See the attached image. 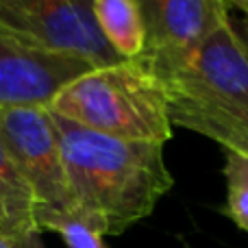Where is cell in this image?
<instances>
[{"label": "cell", "mask_w": 248, "mask_h": 248, "mask_svg": "<svg viewBox=\"0 0 248 248\" xmlns=\"http://www.w3.org/2000/svg\"><path fill=\"white\" fill-rule=\"evenodd\" d=\"M94 17L105 42L120 59H140L146 46V26L137 0H94Z\"/></svg>", "instance_id": "obj_9"}, {"label": "cell", "mask_w": 248, "mask_h": 248, "mask_svg": "<svg viewBox=\"0 0 248 248\" xmlns=\"http://www.w3.org/2000/svg\"><path fill=\"white\" fill-rule=\"evenodd\" d=\"M35 220L39 233H57L68 248H107L100 229L78 211H37Z\"/></svg>", "instance_id": "obj_11"}, {"label": "cell", "mask_w": 248, "mask_h": 248, "mask_svg": "<svg viewBox=\"0 0 248 248\" xmlns=\"http://www.w3.org/2000/svg\"><path fill=\"white\" fill-rule=\"evenodd\" d=\"M74 209L105 237L148 218L174 187L166 144L103 135L52 116Z\"/></svg>", "instance_id": "obj_1"}, {"label": "cell", "mask_w": 248, "mask_h": 248, "mask_svg": "<svg viewBox=\"0 0 248 248\" xmlns=\"http://www.w3.org/2000/svg\"><path fill=\"white\" fill-rule=\"evenodd\" d=\"M37 201L24 174L0 141V235L20 237L39 233Z\"/></svg>", "instance_id": "obj_8"}, {"label": "cell", "mask_w": 248, "mask_h": 248, "mask_svg": "<svg viewBox=\"0 0 248 248\" xmlns=\"http://www.w3.org/2000/svg\"><path fill=\"white\" fill-rule=\"evenodd\" d=\"M92 68L77 57L35 50L0 35V109L48 107L61 87Z\"/></svg>", "instance_id": "obj_7"}, {"label": "cell", "mask_w": 248, "mask_h": 248, "mask_svg": "<svg viewBox=\"0 0 248 248\" xmlns=\"http://www.w3.org/2000/svg\"><path fill=\"white\" fill-rule=\"evenodd\" d=\"M168 100H183L231 116L248 113V52L231 26V13L159 78Z\"/></svg>", "instance_id": "obj_4"}, {"label": "cell", "mask_w": 248, "mask_h": 248, "mask_svg": "<svg viewBox=\"0 0 248 248\" xmlns=\"http://www.w3.org/2000/svg\"><path fill=\"white\" fill-rule=\"evenodd\" d=\"M146 26V46L133 59L155 78L174 70L205 35L231 13L224 0H137Z\"/></svg>", "instance_id": "obj_6"}, {"label": "cell", "mask_w": 248, "mask_h": 248, "mask_svg": "<svg viewBox=\"0 0 248 248\" xmlns=\"http://www.w3.org/2000/svg\"><path fill=\"white\" fill-rule=\"evenodd\" d=\"M231 26H233L235 35L240 37V42L244 44V48H246V52H248V17L235 16V13H233V9H231Z\"/></svg>", "instance_id": "obj_15"}, {"label": "cell", "mask_w": 248, "mask_h": 248, "mask_svg": "<svg viewBox=\"0 0 248 248\" xmlns=\"http://www.w3.org/2000/svg\"><path fill=\"white\" fill-rule=\"evenodd\" d=\"M0 35L94 68L124 61L96 24L94 0H0Z\"/></svg>", "instance_id": "obj_3"}, {"label": "cell", "mask_w": 248, "mask_h": 248, "mask_svg": "<svg viewBox=\"0 0 248 248\" xmlns=\"http://www.w3.org/2000/svg\"><path fill=\"white\" fill-rule=\"evenodd\" d=\"M0 141L33 189L37 211H77L65 179L57 126L46 107H2Z\"/></svg>", "instance_id": "obj_5"}, {"label": "cell", "mask_w": 248, "mask_h": 248, "mask_svg": "<svg viewBox=\"0 0 248 248\" xmlns=\"http://www.w3.org/2000/svg\"><path fill=\"white\" fill-rule=\"evenodd\" d=\"M0 248H44L39 233L33 235H20V237H9V235H0Z\"/></svg>", "instance_id": "obj_13"}, {"label": "cell", "mask_w": 248, "mask_h": 248, "mask_svg": "<svg viewBox=\"0 0 248 248\" xmlns=\"http://www.w3.org/2000/svg\"><path fill=\"white\" fill-rule=\"evenodd\" d=\"M231 9H235V11H240L244 17H248V0H240V2L233 4Z\"/></svg>", "instance_id": "obj_16"}, {"label": "cell", "mask_w": 248, "mask_h": 248, "mask_svg": "<svg viewBox=\"0 0 248 248\" xmlns=\"http://www.w3.org/2000/svg\"><path fill=\"white\" fill-rule=\"evenodd\" d=\"M168 107H170L172 124L194 131L202 137H209L222 148H233L248 155V133L224 122L222 118L214 116L211 111L194 107V105L183 103V100H168Z\"/></svg>", "instance_id": "obj_10"}, {"label": "cell", "mask_w": 248, "mask_h": 248, "mask_svg": "<svg viewBox=\"0 0 248 248\" xmlns=\"http://www.w3.org/2000/svg\"><path fill=\"white\" fill-rule=\"evenodd\" d=\"M224 2H227L229 7H233V4H237V2H240V0H224Z\"/></svg>", "instance_id": "obj_17"}, {"label": "cell", "mask_w": 248, "mask_h": 248, "mask_svg": "<svg viewBox=\"0 0 248 248\" xmlns=\"http://www.w3.org/2000/svg\"><path fill=\"white\" fill-rule=\"evenodd\" d=\"M224 150V183H227V201L222 214L248 233V155L233 148Z\"/></svg>", "instance_id": "obj_12"}, {"label": "cell", "mask_w": 248, "mask_h": 248, "mask_svg": "<svg viewBox=\"0 0 248 248\" xmlns=\"http://www.w3.org/2000/svg\"><path fill=\"white\" fill-rule=\"evenodd\" d=\"M46 109L90 131L133 141L166 144L174 126L163 87L137 61L87 70L61 87Z\"/></svg>", "instance_id": "obj_2"}, {"label": "cell", "mask_w": 248, "mask_h": 248, "mask_svg": "<svg viewBox=\"0 0 248 248\" xmlns=\"http://www.w3.org/2000/svg\"><path fill=\"white\" fill-rule=\"evenodd\" d=\"M189 105H192V103H189ZM194 107H198V105H194ZM201 109H205V111H211L214 116L222 118L224 122L233 124L235 128H240V131L248 133V113H246V116H231V113H222V111H216V109H207V107H201Z\"/></svg>", "instance_id": "obj_14"}]
</instances>
